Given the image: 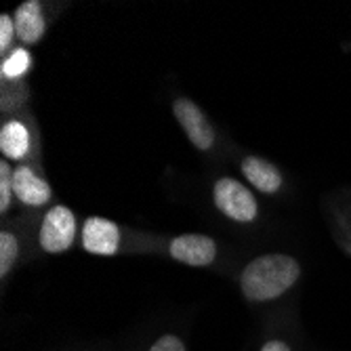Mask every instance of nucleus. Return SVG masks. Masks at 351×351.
Instances as JSON below:
<instances>
[{
	"mask_svg": "<svg viewBox=\"0 0 351 351\" xmlns=\"http://www.w3.org/2000/svg\"><path fill=\"white\" fill-rule=\"evenodd\" d=\"M261 351H291V347L286 343H282V341H269V343L263 345Z\"/></svg>",
	"mask_w": 351,
	"mask_h": 351,
	"instance_id": "dca6fc26",
	"label": "nucleus"
},
{
	"mask_svg": "<svg viewBox=\"0 0 351 351\" xmlns=\"http://www.w3.org/2000/svg\"><path fill=\"white\" fill-rule=\"evenodd\" d=\"M76 236L74 213L66 206H55L47 213L40 228V246L47 252L68 250Z\"/></svg>",
	"mask_w": 351,
	"mask_h": 351,
	"instance_id": "7ed1b4c3",
	"label": "nucleus"
},
{
	"mask_svg": "<svg viewBox=\"0 0 351 351\" xmlns=\"http://www.w3.org/2000/svg\"><path fill=\"white\" fill-rule=\"evenodd\" d=\"M242 173H244V177L254 187L261 189L263 194H276V191L280 189V185H282L280 171L274 165H269L267 160H263V158H257V156L244 158Z\"/></svg>",
	"mask_w": 351,
	"mask_h": 351,
	"instance_id": "1a4fd4ad",
	"label": "nucleus"
},
{
	"mask_svg": "<svg viewBox=\"0 0 351 351\" xmlns=\"http://www.w3.org/2000/svg\"><path fill=\"white\" fill-rule=\"evenodd\" d=\"M175 118L179 120V124L183 126V131L187 133L189 141L194 143L198 149H210L215 143V131L210 122L206 120V116L202 114V110L185 97L177 99L173 106Z\"/></svg>",
	"mask_w": 351,
	"mask_h": 351,
	"instance_id": "20e7f679",
	"label": "nucleus"
},
{
	"mask_svg": "<svg viewBox=\"0 0 351 351\" xmlns=\"http://www.w3.org/2000/svg\"><path fill=\"white\" fill-rule=\"evenodd\" d=\"M13 34H17L15 32V23L9 15H3L0 17V51H7L11 40H13Z\"/></svg>",
	"mask_w": 351,
	"mask_h": 351,
	"instance_id": "4468645a",
	"label": "nucleus"
},
{
	"mask_svg": "<svg viewBox=\"0 0 351 351\" xmlns=\"http://www.w3.org/2000/svg\"><path fill=\"white\" fill-rule=\"evenodd\" d=\"M171 257L179 263L204 267L217 257V244L202 234H185L171 242Z\"/></svg>",
	"mask_w": 351,
	"mask_h": 351,
	"instance_id": "39448f33",
	"label": "nucleus"
},
{
	"mask_svg": "<svg viewBox=\"0 0 351 351\" xmlns=\"http://www.w3.org/2000/svg\"><path fill=\"white\" fill-rule=\"evenodd\" d=\"M32 66V57L25 49H15L0 66V72H3L5 78H19L23 76Z\"/></svg>",
	"mask_w": 351,
	"mask_h": 351,
	"instance_id": "9b49d317",
	"label": "nucleus"
},
{
	"mask_svg": "<svg viewBox=\"0 0 351 351\" xmlns=\"http://www.w3.org/2000/svg\"><path fill=\"white\" fill-rule=\"evenodd\" d=\"M13 194L27 206H43L51 200V187L27 167L13 171Z\"/></svg>",
	"mask_w": 351,
	"mask_h": 351,
	"instance_id": "6e6552de",
	"label": "nucleus"
},
{
	"mask_svg": "<svg viewBox=\"0 0 351 351\" xmlns=\"http://www.w3.org/2000/svg\"><path fill=\"white\" fill-rule=\"evenodd\" d=\"M82 246L93 254L112 257V254L118 252V246H120L118 226L114 221H108L101 217L86 219L82 228Z\"/></svg>",
	"mask_w": 351,
	"mask_h": 351,
	"instance_id": "423d86ee",
	"label": "nucleus"
},
{
	"mask_svg": "<svg viewBox=\"0 0 351 351\" xmlns=\"http://www.w3.org/2000/svg\"><path fill=\"white\" fill-rule=\"evenodd\" d=\"M13 198V173L9 165L3 160L0 162V210H7Z\"/></svg>",
	"mask_w": 351,
	"mask_h": 351,
	"instance_id": "ddd939ff",
	"label": "nucleus"
},
{
	"mask_svg": "<svg viewBox=\"0 0 351 351\" xmlns=\"http://www.w3.org/2000/svg\"><path fill=\"white\" fill-rule=\"evenodd\" d=\"M17 259V238L13 234H0V276H7Z\"/></svg>",
	"mask_w": 351,
	"mask_h": 351,
	"instance_id": "f8f14e48",
	"label": "nucleus"
},
{
	"mask_svg": "<svg viewBox=\"0 0 351 351\" xmlns=\"http://www.w3.org/2000/svg\"><path fill=\"white\" fill-rule=\"evenodd\" d=\"M13 23L19 40H23L25 45H36L47 32L45 15L38 0H27V3L17 7L13 15Z\"/></svg>",
	"mask_w": 351,
	"mask_h": 351,
	"instance_id": "0eeeda50",
	"label": "nucleus"
},
{
	"mask_svg": "<svg viewBox=\"0 0 351 351\" xmlns=\"http://www.w3.org/2000/svg\"><path fill=\"white\" fill-rule=\"evenodd\" d=\"M0 149L13 160H21L29 152V133L21 122L13 120L3 126V131H0Z\"/></svg>",
	"mask_w": 351,
	"mask_h": 351,
	"instance_id": "9d476101",
	"label": "nucleus"
},
{
	"mask_svg": "<svg viewBox=\"0 0 351 351\" xmlns=\"http://www.w3.org/2000/svg\"><path fill=\"white\" fill-rule=\"evenodd\" d=\"M301 267L289 254H265L250 261L242 271V293L250 301H271L299 280Z\"/></svg>",
	"mask_w": 351,
	"mask_h": 351,
	"instance_id": "f257e3e1",
	"label": "nucleus"
},
{
	"mask_svg": "<svg viewBox=\"0 0 351 351\" xmlns=\"http://www.w3.org/2000/svg\"><path fill=\"white\" fill-rule=\"evenodd\" d=\"M149 351H185L183 343L179 337H173V335H165L162 339H158L154 343V347Z\"/></svg>",
	"mask_w": 351,
	"mask_h": 351,
	"instance_id": "2eb2a0df",
	"label": "nucleus"
},
{
	"mask_svg": "<svg viewBox=\"0 0 351 351\" xmlns=\"http://www.w3.org/2000/svg\"><path fill=\"white\" fill-rule=\"evenodd\" d=\"M215 204L217 208L234 221L250 223L257 217V200L250 191L236 179L223 177L215 185Z\"/></svg>",
	"mask_w": 351,
	"mask_h": 351,
	"instance_id": "f03ea898",
	"label": "nucleus"
}]
</instances>
